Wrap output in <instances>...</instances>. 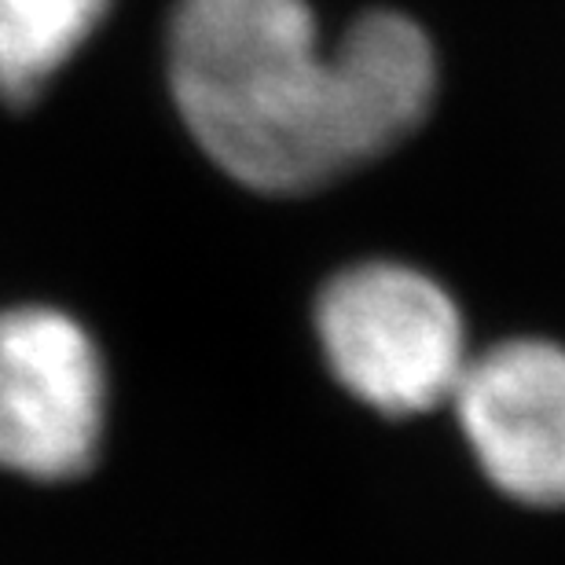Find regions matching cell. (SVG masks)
Listing matches in <instances>:
<instances>
[{
	"label": "cell",
	"mask_w": 565,
	"mask_h": 565,
	"mask_svg": "<svg viewBox=\"0 0 565 565\" xmlns=\"http://www.w3.org/2000/svg\"><path fill=\"white\" fill-rule=\"evenodd\" d=\"M169 88L235 184L309 195L379 162L429 118L440 60L404 11H364L331 49L309 0H177Z\"/></svg>",
	"instance_id": "6da1fadb"
},
{
	"label": "cell",
	"mask_w": 565,
	"mask_h": 565,
	"mask_svg": "<svg viewBox=\"0 0 565 565\" xmlns=\"http://www.w3.org/2000/svg\"><path fill=\"white\" fill-rule=\"evenodd\" d=\"M312 338L334 386L382 419L448 404L473 353L456 294L393 257L345 265L327 279L312 301Z\"/></svg>",
	"instance_id": "7a4b0ae2"
},
{
	"label": "cell",
	"mask_w": 565,
	"mask_h": 565,
	"mask_svg": "<svg viewBox=\"0 0 565 565\" xmlns=\"http://www.w3.org/2000/svg\"><path fill=\"white\" fill-rule=\"evenodd\" d=\"M115 364L82 316L52 301L0 309V478L71 489L99 467Z\"/></svg>",
	"instance_id": "3957f363"
},
{
	"label": "cell",
	"mask_w": 565,
	"mask_h": 565,
	"mask_svg": "<svg viewBox=\"0 0 565 565\" xmlns=\"http://www.w3.org/2000/svg\"><path fill=\"white\" fill-rule=\"evenodd\" d=\"M448 408L495 489L565 507V345L525 334L478 349Z\"/></svg>",
	"instance_id": "277c9868"
},
{
	"label": "cell",
	"mask_w": 565,
	"mask_h": 565,
	"mask_svg": "<svg viewBox=\"0 0 565 565\" xmlns=\"http://www.w3.org/2000/svg\"><path fill=\"white\" fill-rule=\"evenodd\" d=\"M115 0H0V99L30 104L82 44Z\"/></svg>",
	"instance_id": "5b68a950"
}]
</instances>
